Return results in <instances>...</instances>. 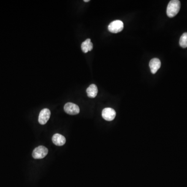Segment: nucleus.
I'll use <instances>...</instances> for the list:
<instances>
[{
	"instance_id": "obj_3",
	"label": "nucleus",
	"mask_w": 187,
	"mask_h": 187,
	"mask_svg": "<svg viewBox=\"0 0 187 187\" xmlns=\"http://www.w3.org/2000/svg\"><path fill=\"white\" fill-rule=\"evenodd\" d=\"M123 28V22L120 20L113 21L108 26V30L113 34H117L122 31Z\"/></svg>"
},
{
	"instance_id": "obj_10",
	"label": "nucleus",
	"mask_w": 187,
	"mask_h": 187,
	"mask_svg": "<svg viewBox=\"0 0 187 187\" xmlns=\"http://www.w3.org/2000/svg\"><path fill=\"white\" fill-rule=\"evenodd\" d=\"M93 48V45L89 39L86 40L82 43L81 45V48L84 53H87L89 51H92Z\"/></svg>"
},
{
	"instance_id": "obj_8",
	"label": "nucleus",
	"mask_w": 187,
	"mask_h": 187,
	"mask_svg": "<svg viewBox=\"0 0 187 187\" xmlns=\"http://www.w3.org/2000/svg\"><path fill=\"white\" fill-rule=\"evenodd\" d=\"M52 141L56 146H62L65 144L66 139L64 136L59 134H55L52 137Z\"/></svg>"
},
{
	"instance_id": "obj_4",
	"label": "nucleus",
	"mask_w": 187,
	"mask_h": 187,
	"mask_svg": "<svg viewBox=\"0 0 187 187\" xmlns=\"http://www.w3.org/2000/svg\"><path fill=\"white\" fill-rule=\"evenodd\" d=\"M64 110L67 114L70 115H76L80 112L79 107L72 103H66L64 106Z\"/></svg>"
},
{
	"instance_id": "obj_1",
	"label": "nucleus",
	"mask_w": 187,
	"mask_h": 187,
	"mask_svg": "<svg viewBox=\"0 0 187 187\" xmlns=\"http://www.w3.org/2000/svg\"><path fill=\"white\" fill-rule=\"evenodd\" d=\"M180 9V2L178 0H171L167 7L166 13L170 18H173L179 13Z\"/></svg>"
},
{
	"instance_id": "obj_9",
	"label": "nucleus",
	"mask_w": 187,
	"mask_h": 187,
	"mask_svg": "<svg viewBox=\"0 0 187 187\" xmlns=\"http://www.w3.org/2000/svg\"><path fill=\"white\" fill-rule=\"evenodd\" d=\"M87 96L89 98H94L96 97L98 94V88L95 84H91L86 89Z\"/></svg>"
},
{
	"instance_id": "obj_2",
	"label": "nucleus",
	"mask_w": 187,
	"mask_h": 187,
	"mask_svg": "<svg viewBox=\"0 0 187 187\" xmlns=\"http://www.w3.org/2000/svg\"><path fill=\"white\" fill-rule=\"evenodd\" d=\"M48 152V148L44 146H40L35 148L32 152L34 159H41L45 157Z\"/></svg>"
},
{
	"instance_id": "obj_12",
	"label": "nucleus",
	"mask_w": 187,
	"mask_h": 187,
	"mask_svg": "<svg viewBox=\"0 0 187 187\" xmlns=\"http://www.w3.org/2000/svg\"><path fill=\"white\" fill-rule=\"evenodd\" d=\"M89 0H84V2H89Z\"/></svg>"
},
{
	"instance_id": "obj_11",
	"label": "nucleus",
	"mask_w": 187,
	"mask_h": 187,
	"mask_svg": "<svg viewBox=\"0 0 187 187\" xmlns=\"http://www.w3.org/2000/svg\"><path fill=\"white\" fill-rule=\"evenodd\" d=\"M179 45L182 48H187V32L182 34L179 40Z\"/></svg>"
},
{
	"instance_id": "obj_6",
	"label": "nucleus",
	"mask_w": 187,
	"mask_h": 187,
	"mask_svg": "<svg viewBox=\"0 0 187 187\" xmlns=\"http://www.w3.org/2000/svg\"><path fill=\"white\" fill-rule=\"evenodd\" d=\"M116 112L114 109L111 108H106L103 110L102 116L105 120L111 121L116 117Z\"/></svg>"
},
{
	"instance_id": "obj_7",
	"label": "nucleus",
	"mask_w": 187,
	"mask_h": 187,
	"mask_svg": "<svg viewBox=\"0 0 187 187\" xmlns=\"http://www.w3.org/2000/svg\"><path fill=\"white\" fill-rule=\"evenodd\" d=\"M161 62L160 59L157 58H153L149 62V67L152 74H155L160 68Z\"/></svg>"
},
{
	"instance_id": "obj_5",
	"label": "nucleus",
	"mask_w": 187,
	"mask_h": 187,
	"mask_svg": "<svg viewBox=\"0 0 187 187\" xmlns=\"http://www.w3.org/2000/svg\"><path fill=\"white\" fill-rule=\"evenodd\" d=\"M51 116V111L48 109L45 108L40 111L39 116V122L41 125H44L49 120Z\"/></svg>"
}]
</instances>
